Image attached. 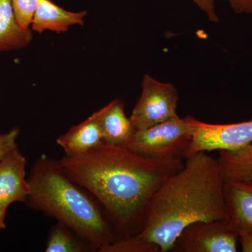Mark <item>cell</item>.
I'll list each match as a JSON object with an SVG mask.
<instances>
[{"label":"cell","mask_w":252,"mask_h":252,"mask_svg":"<svg viewBox=\"0 0 252 252\" xmlns=\"http://www.w3.org/2000/svg\"><path fill=\"white\" fill-rule=\"evenodd\" d=\"M99 252H160L158 247L144 241L137 234L117 239Z\"/></svg>","instance_id":"obj_16"},{"label":"cell","mask_w":252,"mask_h":252,"mask_svg":"<svg viewBox=\"0 0 252 252\" xmlns=\"http://www.w3.org/2000/svg\"><path fill=\"white\" fill-rule=\"evenodd\" d=\"M220 152V162L225 182H252V142L235 149Z\"/></svg>","instance_id":"obj_14"},{"label":"cell","mask_w":252,"mask_h":252,"mask_svg":"<svg viewBox=\"0 0 252 252\" xmlns=\"http://www.w3.org/2000/svg\"><path fill=\"white\" fill-rule=\"evenodd\" d=\"M224 195L233 228H252V182H225Z\"/></svg>","instance_id":"obj_11"},{"label":"cell","mask_w":252,"mask_h":252,"mask_svg":"<svg viewBox=\"0 0 252 252\" xmlns=\"http://www.w3.org/2000/svg\"><path fill=\"white\" fill-rule=\"evenodd\" d=\"M27 160L17 148L0 160V206L27 201L29 182L26 180Z\"/></svg>","instance_id":"obj_8"},{"label":"cell","mask_w":252,"mask_h":252,"mask_svg":"<svg viewBox=\"0 0 252 252\" xmlns=\"http://www.w3.org/2000/svg\"><path fill=\"white\" fill-rule=\"evenodd\" d=\"M225 180L218 159L200 152L160 186L146 208L138 233L160 252H172L186 227L228 218Z\"/></svg>","instance_id":"obj_2"},{"label":"cell","mask_w":252,"mask_h":252,"mask_svg":"<svg viewBox=\"0 0 252 252\" xmlns=\"http://www.w3.org/2000/svg\"><path fill=\"white\" fill-rule=\"evenodd\" d=\"M178 99V93L173 84L160 82L145 74L142 94L130 117L135 131L178 117L176 112Z\"/></svg>","instance_id":"obj_5"},{"label":"cell","mask_w":252,"mask_h":252,"mask_svg":"<svg viewBox=\"0 0 252 252\" xmlns=\"http://www.w3.org/2000/svg\"><path fill=\"white\" fill-rule=\"evenodd\" d=\"M193 132L190 116L172 118L149 128L136 130L126 147L152 158H182L191 142Z\"/></svg>","instance_id":"obj_4"},{"label":"cell","mask_w":252,"mask_h":252,"mask_svg":"<svg viewBox=\"0 0 252 252\" xmlns=\"http://www.w3.org/2000/svg\"><path fill=\"white\" fill-rule=\"evenodd\" d=\"M15 16L23 29H30L39 0H11Z\"/></svg>","instance_id":"obj_17"},{"label":"cell","mask_w":252,"mask_h":252,"mask_svg":"<svg viewBox=\"0 0 252 252\" xmlns=\"http://www.w3.org/2000/svg\"><path fill=\"white\" fill-rule=\"evenodd\" d=\"M19 133V129L14 127L6 133L0 134V160L11 151L17 148L16 140Z\"/></svg>","instance_id":"obj_18"},{"label":"cell","mask_w":252,"mask_h":252,"mask_svg":"<svg viewBox=\"0 0 252 252\" xmlns=\"http://www.w3.org/2000/svg\"><path fill=\"white\" fill-rule=\"evenodd\" d=\"M193 137L185 157L200 152L235 150L252 142V119L230 124H210L190 116Z\"/></svg>","instance_id":"obj_7"},{"label":"cell","mask_w":252,"mask_h":252,"mask_svg":"<svg viewBox=\"0 0 252 252\" xmlns=\"http://www.w3.org/2000/svg\"><path fill=\"white\" fill-rule=\"evenodd\" d=\"M207 15L212 22H219V17L215 11V0H191Z\"/></svg>","instance_id":"obj_19"},{"label":"cell","mask_w":252,"mask_h":252,"mask_svg":"<svg viewBox=\"0 0 252 252\" xmlns=\"http://www.w3.org/2000/svg\"><path fill=\"white\" fill-rule=\"evenodd\" d=\"M72 230L58 222L50 230L46 252H86L94 250L80 238H77Z\"/></svg>","instance_id":"obj_15"},{"label":"cell","mask_w":252,"mask_h":252,"mask_svg":"<svg viewBox=\"0 0 252 252\" xmlns=\"http://www.w3.org/2000/svg\"><path fill=\"white\" fill-rule=\"evenodd\" d=\"M59 161L73 182L102 204L126 232L124 237L138 233L154 193L185 165L182 158H152L104 142L85 153L64 155Z\"/></svg>","instance_id":"obj_1"},{"label":"cell","mask_w":252,"mask_h":252,"mask_svg":"<svg viewBox=\"0 0 252 252\" xmlns=\"http://www.w3.org/2000/svg\"><path fill=\"white\" fill-rule=\"evenodd\" d=\"M87 11L72 12L66 11L51 0H39L32 22L31 31L42 33L46 31L57 33L65 32L74 25L83 26Z\"/></svg>","instance_id":"obj_10"},{"label":"cell","mask_w":252,"mask_h":252,"mask_svg":"<svg viewBox=\"0 0 252 252\" xmlns=\"http://www.w3.org/2000/svg\"><path fill=\"white\" fill-rule=\"evenodd\" d=\"M32 40L31 30L19 26L11 0H0V53L27 47Z\"/></svg>","instance_id":"obj_13"},{"label":"cell","mask_w":252,"mask_h":252,"mask_svg":"<svg viewBox=\"0 0 252 252\" xmlns=\"http://www.w3.org/2000/svg\"><path fill=\"white\" fill-rule=\"evenodd\" d=\"M28 181V205L66 225L94 251L117 240L97 204L66 175L59 160L41 156Z\"/></svg>","instance_id":"obj_3"},{"label":"cell","mask_w":252,"mask_h":252,"mask_svg":"<svg viewBox=\"0 0 252 252\" xmlns=\"http://www.w3.org/2000/svg\"><path fill=\"white\" fill-rule=\"evenodd\" d=\"M230 8L239 14H252V0H228Z\"/></svg>","instance_id":"obj_21"},{"label":"cell","mask_w":252,"mask_h":252,"mask_svg":"<svg viewBox=\"0 0 252 252\" xmlns=\"http://www.w3.org/2000/svg\"><path fill=\"white\" fill-rule=\"evenodd\" d=\"M94 113L100 126L103 142L126 147L135 129L130 118L126 116L123 101L114 99Z\"/></svg>","instance_id":"obj_9"},{"label":"cell","mask_w":252,"mask_h":252,"mask_svg":"<svg viewBox=\"0 0 252 252\" xmlns=\"http://www.w3.org/2000/svg\"><path fill=\"white\" fill-rule=\"evenodd\" d=\"M238 234L224 220L197 221L186 227L172 252H236Z\"/></svg>","instance_id":"obj_6"},{"label":"cell","mask_w":252,"mask_h":252,"mask_svg":"<svg viewBox=\"0 0 252 252\" xmlns=\"http://www.w3.org/2000/svg\"><path fill=\"white\" fill-rule=\"evenodd\" d=\"M6 210H7V207L0 206V230L6 227L4 220L5 217H6Z\"/></svg>","instance_id":"obj_22"},{"label":"cell","mask_w":252,"mask_h":252,"mask_svg":"<svg viewBox=\"0 0 252 252\" xmlns=\"http://www.w3.org/2000/svg\"><path fill=\"white\" fill-rule=\"evenodd\" d=\"M65 155L85 153L103 142L102 130L95 113L81 124L73 126L57 139Z\"/></svg>","instance_id":"obj_12"},{"label":"cell","mask_w":252,"mask_h":252,"mask_svg":"<svg viewBox=\"0 0 252 252\" xmlns=\"http://www.w3.org/2000/svg\"><path fill=\"white\" fill-rule=\"evenodd\" d=\"M238 243L243 252H252V228H240L237 230Z\"/></svg>","instance_id":"obj_20"}]
</instances>
